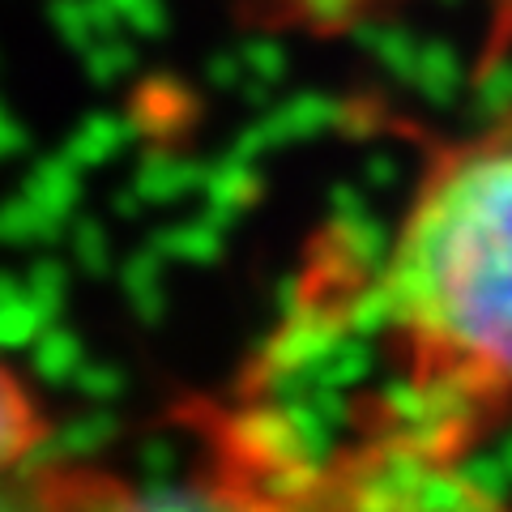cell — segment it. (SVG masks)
<instances>
[{
	"label": "cell",
	"instance_id": "cell-3",
	"mask_svg": "<svg viewBox=\"0 0 512 512\" xmlns=\"http://www.w3.org/2000/svg\"><path fill=\"white\" fill-rule=\"evenodd\" d=\"M47 440V414L13 367L0 363V478L35 466Z\"/></svg>",
	"mask_w": 512,
	"mask_h": 512
},
{
	"label": "cell",
	"instance_id": "cell-1",
	"mask_svg": "<svg viewBox=\"0 0 512 512\" xmlns=\"http://www.w3.org/2000/svg\"><path fill=\"white\" fill-rule=\"evenodd\" d=\"M384 384L350 470L453 478L512 423V133L436 158L389 235L367 291Z\"/></svg>",
	"mask_w": 512,
	"mask_h": 512
},
{
	"label": "cell",
	"instance_id": "cell-4",
	"mask_svg": "<svg viewBox=\"0 0 512 512\" xmlns=\"http://www.w3.org/2000/svg\"><path fill=\"white\" fill-rule=\"evenodd\" d=\"M82 500V466L35 461L18 474L0 478V512H77Z\"/></svg>",
	"mask_w": 512,
	"mask_h": 512
},
{
	"label": "cell",
	"instance_id": "cell-2",
	"mask_svg": "<svg viewBox=\"0 0 512 512\" xmlns=\"http://www.w3.org/2000/svg\"><path fill=\"white\" fill-rule=\"evenodd\" d=\"M77 512H333L325 457L265 406L197 410V457L171 483L82 466Z\"/></svg>",
	"mask_w": 512,
	"mask_h": 512
}]
</instances>
